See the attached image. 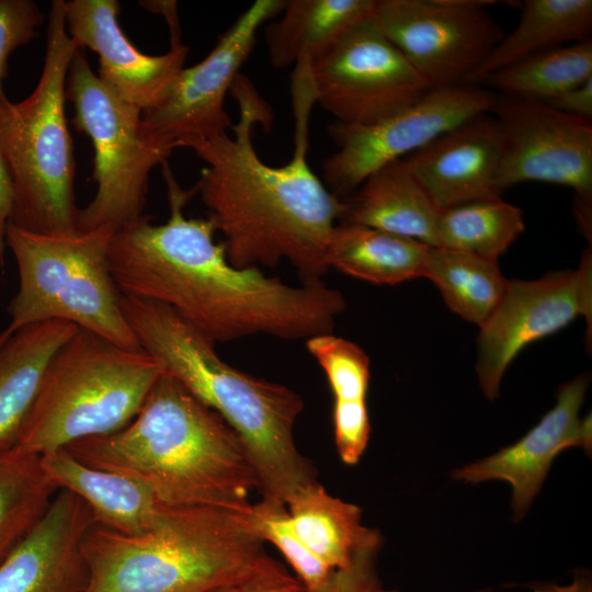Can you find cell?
<instances>
[{"mask_svg": "<svg viewBox=\"0 0 592 592\" xmlns=\"http://www.w3.org/2000/svg\"><path fill=\"white\" fill-rule=\"evenodd\" d=\"M163 372L144 350L79 328L47 364L16 445L41 456L116 432L136 417Z\"/></svg>", "mask_w": 592, "mask_h": 592, "instance_id": "obj_7", "label": "cell"}, {"mask_svg": "<svg viewBox=\"0 0 592 592\" xmlns=\"http://www.w3.org/2000/svg\"><path fill=\"white\" fill-rule=\"evenodd\" d=\"M591 0H526L516 27L502 37L463 84L478 86L516 61L591 38Z\"/></svg>", "mask_w": 592, "mask_h": 592, "instance_id": "obj_25", "label": "cell"}, {"mask_svg": "<svg viewBox=\"0 0 592 592\" xmlns=\"http://www.w3.org/2000/svg\"><path fill=\"white\" fill-rule=\"evenodd\" d=\"M306 348L328 379L333 403L366 401L369 357L361 346L329 332L307 339Z\"/></svg>", "mask_w": 592, "mask_h": 592, "instance_id": "obj_32", "label": "cell"}, {"mask_svg": "<svg viewBox=\"0 0 592 592\" xmlns=\"http://www.w3.org/2000/svg\"><path fill=\"white\" fill-rule=\"evenodd\" d=\"M65 449L89 466L143 483L166 505L247 515L258 490L236 432L166 371L127 425Z\"/></svg>", "mask_w": 592, "mask_h": 592, "instance_id": "obj_3", "label": "cell"}, {"mask_svg": "<svg viewBox=\"0 0 592 592\" xmlns=\"http://www.w3.org/2000/svg\"><path fill=\"white\" fill-rule=\"evenodd\" d=\"M285 505L298 537L332 570L348 567L367 548L382 546L378 532L363 525L361 508L331 496L318 481Z\"/></svg>", "mask_w": 592, "mask_h": 592, "instance_id": "obj_24", "label": "cell"}, {"mask_svg": "<svg viewBox=\"0 0 592 592\" xmlns=\"http://www.w3.org/2000/svg\"><path fill=\"white\" fill-rule=\"evenodd\" d=\"M246 516L253 534L282 554L307 592H316L327 581L333 570L298 537L285 504L261 499L252 504Z\"/></svg>", "mask_w": 592, "mask_h": 592, "instance_id": "obj_31", "label": "cell"}, {"mask_svg": "<svg viewBox=\"0 0 592 592\" xmlns=\"http://www.w3.org/2000/svg\"><path fill=\"white\" fill-rule=\"evenodd\" d=\"M81 592H205L242 589L287 572L267 555L247 516L204 506L166 505L150 531L125 535L98 524L82 540Z\"/></svg>", "mask_w": 592, "mask_h": 592, "instance_id": "obj_5", "label": "cell"}, {"mask_svg": "<svg viewBox=\"0 0 592 592\" xmlns=\"http://www.w3.org/2000/svg\"><path fill=\"white\" fill-rule=\"evenodd\" d=\"M375 0H287L264 30L273 67H308L369 16Z\"/></svg>", "mask_w": 592, "mask_h": 592, "instance_id": "obj_22", "label": "cell"}, {"mask_svg": "<svg viewBox=\"0 0 592 592\" xmlns=\"http://www.w3.org/2000/svg\"><path fill=\"white\" fill-rule=\"evenodd\" d=\"M422 277L436 286L452 311L479 328L498 307L509 281L498 261L441 247L430 248Z\"/></svg>", "mask_w": 592, "mask_h": 592, "instance_id": "obj_27", "label": "cell"}, {"mask_svg": "<svg viewBox=\"0 0 592 592\" xmlns=\"http://www.w3.org/2000/svg\"><path fill=\"white\" fill-rule=\"evenodd\" d=\"M78 330L73 323L48 320L0 343V444H16L47 364Z\"/></svg>", "mask_w": 592, "mask_h": 592, "instance_id": "obj_23", "label": "cell"}, {"mask_svg": "<svg viewBox=\"0 0 592 592\" xmlns=\"http://www.w3.org/2000/svg\"><path fill=\"white\" fill-rule=\"evenodd\" d=\"M58 492L39 456L0 444V563L39 521Z\"/></svg>", "mask_w": 592, "mask_h": 592, "instance_id": "obj_28", "label": "cell"}, {"mask_svg": "<svg viewBox=\"0 0 592 592\" xmlns=\"http://www.w3.org/2000/svg\"><path fill=\"white\" fill-rule=\"evenodd\" d=\"M143 4L145 8L149 9L150 11H155L157 13H163L166 15L170 30H171V45H178L181 44L180 41V26L177 19V2L175 1H159V2H144Z\"/></svg>", "mask_w": 592, "mask_h": 592, "instance_id": "obj_39", "label": "cell"}, {"mask_svg": "<svg viewBox=\"0 0 592 592\" xmlns=\"http://www.w3.org/2000/svg\"><path fill=\"white\" fill-rule=\"evenodd\" d=\"M497 94L479 86L433 88L398 113L371 125H329L338 150L322 164L328 190L353 193L378 168L403 159L442 134L485 113Z\"/></svg>", "mask_w": 592, "mask_h": 592, "instance_id": "obj_11", "label": "cell"}, {"mask_svg": "<svg viewBox=\"0 0 592 592\" xmlns=\"http://www.w3.org/2000/svg\"><path fill=\"white\" fill-rule=\"evenodd\" d=\"M376 592H398L396 590H386L384 588H382V585L378 587V589L376 590Z\"/></svg>", "mask_w": 592, "mask_h": 592, "instance_id": "obj_42", "label": "cell"}, {"mask_svg": "<svg viewBox=\"0 0 592 592\" xmlns=\"http://www.w3.org/2000/svg\"><path fill=\"white\" fill-rule=\"evenodd\" d=\"M285 0H257L223 33L198 64L183 67L162 99L143 111L156 138L172 144L213 139L227 134L232 122L225 110L226 93L252 52L261 25L281 13Z\"/></svg>", "mask_w": 592, "mask_h": 592, "instance_id": "obj_15", "label": "cell"}, {"mask_svg": "<svg viewBox=\"0 0 592 592\" xmlns=\"http://www.w3.org/2000/svg\"><path fill=\"white\" fill-rule=\"evenodd\" d=\"M525 229L523 213L500 196L440 210L437 247L498 259Z\"/></svg>", "mask_w": 592, "mask_h": 592, "instance_id": "obj_30", "label": "cell"}, {"mask_svg": "<svg viewBox=\"0 0 592 592\" xmlns=\"http://www.w3.org/2000/svg\"><path fill=\"white\" fill-rule=\"evenodd\" d=\"M65 3H50L44 67L34 91L20 102L0 92V146L13 185L8 224L48 236L79 234L76 162L65 114L67 76L78 47L67 32Z\"/></svg>", "mask_w": 592, "mask_h": 592, "instance_id": "obj_6", "label": "cell"}, {"mask_svg": "<svg viewBox=\"0 0 592 592\" xmlns=\"http://www.w3.org/2000/svg\"><path fill=\"white\" fill-rule=\"evenodd\" d=\"M41 466L57 490L79 497L94 523L125 535L155 527L166 506L143 483L122 474L89 466L60 448L39 456Z\"/></svg>", "mask_w": 592, "mask_h": 592, "instance_id": "obj_20", "label": "cell"}, {"mask_svg": "<svg viewBox=\"0 0 592 592\" xmlns=\"http://www.w3.org/2000/svg\"><path fill=\"white\" fill-rule=\"evenodd\" d=\"M494 1L375 0L374 16L431 89L460 86L502 39Z\"/></svg>", "mask_w": 592, "mask_h": 592, "instance_id": "obj_13", "label": "cell"}, {"mask_svg": "<svg viewBox=\"0 0 592 592\" xmlns=\"http://www.w3.org/2000/svg\"><path fill=\"white\" fill-rule=\"evenodd\" d=\"M343 201L345 210L339 223L371 227L437 247L440 209L403 159L378 168Z\"/></svg>", "mask_w": 592, "mask_h": 592, "instance_id": "obj_21", "label": "cell"}, {"mask_svg": "<svg viewBox=\"0 0 592 592\" xmlns=\"http://www.w3.org/2000/svg\"><path fill=\"white\" fill-rule=\"evenodd\" d=\"M94 524L79 497L58 490L39 521L0 563V592H81L88 574L82 540Z\"/></svg>", "mask_w": 592, "mask_h": 592, "instance_id": "obj_18", "label": "cell"}, {"mask_svg": "<svg viewBox=\"0 0 592 592\" xmlns=\"http://www.w3.org/2000/svg\"><path fill=\"white\" fill-rule=\"evenodd\" d=\"M13 202V185L10 171L0 146V265H4L5 229Z\"/></svg>", "mask_w": 592, "mask_h": 592, "instance_id": "obj_37", "label": "cell"}, {"mask_svg": "<svg viewBox=\"0 0 592 592\" xmlns=\"http://www.w3.org/2000/svg\"><path fill=\"white\" fill-rule=\"evenodd\" d=\"M116 0H70L65 3L68 35L78 49L99 55V79L123 101L145 111L156 105L184 67L189 47L171 45L168 53L149 56L124 35Z\"/></svg>", "mask_w": 592, "mask_h": 592, "instance_id": "obj_17", "label": "cell"}, {"mask_svg": "<svg viewBox=\"0 0 592 592\" xmlns=\"http://www.w3.org/2000/svg\"><path fill=\"white\" fill-rule=\"evenodd\" d=\"M380 546L361 551L345 568L333 570L316 592H376V562Z\"/></svg>", "mask_w": 592, "mask_h": 592, "instance_id": "obj_35", "label": "cell"}, {"mask_svg": "<svg viewBox=\"0 0 592 592\" xmlns=\"http://www.w3.org/2000/svg\"><path fill=\"white\" fill-rule=\"evenodd\" d=\"M121 307L141 350L236 432L253 465L262 499L286 504L317 481L294 439L304 401L288 387L237 369L215 343L170 307L121 296Z\"/></svg>", "mask_w": 592, "mask_h": 592, "instance_id": "obj_4", "label": "cell"}, {"mask_svg": "<svg viewBox=\"0 0 592 592\" xmlns=\"http://www.w3.org/2000/svg\"><path fill=\"white\" fill-rule=\"evenodd\" d=\"M242 592H307L304 584L288 572L284 576L252 583Z\"/></svg>", "mask_w": 592, "mask_h": 592, "instance_id": "obj_38", "label": "cell"}, {"mask_svg": "<svg viewBox=\"0 0 592 592\" xmlns=\"http://www.w3.org/2000/svg\"><path fill=\"white\" fill-rule=\"evenodd\" d=\"M113 232L100 228L48 236L8 224L5 247L18 265L19 289L8 306L10 320L0 343L26 326L61 320L121 348L141 350L109 265Z\"/></svg>", "mask_w": 592, "mask_h": 592, "instance_id": "obj_8", "label": "cell"}, {"mask_svg": "<svg viewBox=\"0 0 592 592\" xmlns=\"http://www.w3.org/2000/svg\"><path fill=\"white\" fill-rule=\"evenodd\" d=\"M205 592H242V588L237 587V585H225V587L215 588Z\"/></svg>", "mask_w": 592, "mask_h": 592, "instance_id": "obj_41", "label": "cell"}, {"mask_svg": "<svg viewBox=\"0 0 592 592\" xmlns=\"http://www.w3.org/2000/svg\"><path fill=\"white\" fill-rule=\"evenodd\" d=\"M590 377L577 376L561 385L556 403L526 434L499 452L451 473L456 481L480 483L501 480L511 485L513 520L521 521L539 492L554 459L562 451L592 449L591 415L580 418Z\"/></svg>", "mask_w": 592, "mask_h": 592, "instance_id": "obj_16", "label": "cell"}, {"mask_svg": "<svg viewBox=\"0 0 592 592\" xmlns=\"http://www.w3.org/2000/svg\"><path fill=\"white\" fill-rule=\"evenodd\" d=\"M43 21L44 14L34 1L0 0V92L10 55L35 36Z\"/></svg>", "mask_w": 592, "mask_h": 592, "instance_id": "obj_33", "label": "cell"}, {"mask_svg": "<svg viewBox=\"0 0 592 592\" xmlns=\"http://www.w3.org/2000/svg\"><path fill=\"white\" fill-rule=\"evenodd\" d=\"M334 442L341 460L355 465L364 454L371 434V423L366 401L333 403L332 411Z\"/></svg>", "mask_w": 592, "mask_h": 592, "instance_id": "obj_34", "label": "cell"}, {"mask_svg": "<svg viewBox=\"0 0 592 592\" xmlns=\"http://www.w3.org/2000/svg\"><path fill=\"white\" fill-rule=\"evenodd\" d=\"M66 96L73 104V125L90 137L94 149L96 193L79 209L78 230L116 231L144 215L149 174L177 147L147 130L143 111L113 93L81 49L69 65Z\"/></svg>", "mask_w": 592, "mask_h": 592, "instance_id": "obj_9", "label": "cell"}, {"mask_svg": "<svg viewBox=\"0 0 592 592\" xmlns=\"http://www.w3.org/2000/svg\"><path fill=\"white\" fill-rule=\"evenodd\" d=\"M430 248L384 230L338 223L329 238L326 262L329 269L355 278L394 285L422 276Z\"/></svg>", "mask_w": 592, "mask_h": 592, "instance_id": "obj_26", "label": "cell"}, {"mask_svg": "<svg viewBox=\"0 0 592 592\" xmlns=\"http://www.w3.org/2000/svg\"><path fill=\"white\" fill-rule=\"evenodd\" d=\"M583 317L591 332L592 252L582 253L573 270L550 272L536 280H510L504 295L480 327L476 372L483 395L498 398L502 377L530 343Z\"/></svg>", "mask_w": 592, "mask_h": 592, "instance_id": "obj_14", "label": "cell"}, {"mask_svg": "<svg viewBox=\"0 0 592 592\" xmlns=\"http://www.w3.org/2000/svg\"><path fill=\"white\" fill-rule=\"evenodd\" d=\"M592 79V39L558 46L509 65L487 77L502 95L546 102Z\"/></svg>", "mask_w": 592, "mask_h": 592, "instance_id": "obj_29", "label": "cell"}, {"mask_svg": "<svg viewBox=\"0 0 592 592\" xmlns=\"http://www.w3.org/2000/svg\"><path fill=\"white\" fill-rule=\"evenodd\" d=\"M502 150L499 124L485 113L442 134L403 160L442 210L500 196L494 183Z\"/></svg>", "mask_w": 592, "mask_h": 592, "instance_id": "obj_19", "label": "cell"}, {"mask_svg": "<svg viewBox=\"0 0 592 592\" xmlns=\"http://www.w3.org/2000/svg\"><path fill=\"white\" fill-rule=\"evenodd\" d=\"M490 114L503 137L498 195L522 182L558 184L573 190L574 213L592 214V121L502 94Z\"/></svg>", "mask_w": 592, "mask_h": 592, "instance_id": "obj_12", "label": "cell"}, {"mask_svg": "<svg viewBox=\"0 0 592 592\" xmlns=\"http://www.w3.org/2000/svg\"><path fill=\"white\" fill-rule=\"evenodd\" d=\"M162 166L169 219L153 224L144 214L110 241L109 265L122 295L170 307L214 343L253 334L306 341L332 332L346 304L341 292L322 281L293 286L259 267L234 266L212 221L184 215L195 186L181 189Z\"/></svg>", "mask_w": 592, "mask_h": 592, "instance_id": "obj_1", "label": "cell"}, {"mask_svg": "<svg viewBox=\"0 0 592 592\" xmlns=\"http://www.w3.org/2000/svg\"><path fill=\"white\" fill-rule=\"evenodd\" d=\"M532 592H592V585L588 578L577 577L569 585L543 583L533 587Z\"/></svg>", "mask_w": 592, "mask_h": 592, "instance_id": "obj_40", "label": "cell"}, {"mask_svg": "<svg viewBox=\"0 0 592 592\" xmlns=\"http://www.w3.org/2000/svg\"><path fill=\"white\" fill-rule=\"evenodd\" d=\"M240 115L232 135L189 139L206 166L195 184L221 241L227 259L239 269L275 266L288 261L303 283L322 281L329 269L326 251L345 204L326 187L307 161V123L314 105L294 99L296 143L292 159L282 167L263 162L252 143L255 123L267 126L270 111L240 73L231 89Z\"/></svg>", "mask_w": 592, "mask_h": 592, "instance_id": "obj_2", "label": "cell"}, {"mask_svg": "<svg viewBox=\"0 0 592 592\" xmlns=\"http://www.w3.org/2000/svg\"><path fill=\"white\" fill-rule=\"evenodd\" d=\"M315 98L345 125H371L431 88L379 27L373 13L310 67Z\"/></svg>", "mask_w": 592, "mask_h": 592, "instance_id": "obj_10", "label": "cell"}, {"mask_svg": "<svg viewBox=\"0 0 592 592\" xmlns=\"http://www.w3.org/2000/svg\"><path fill=\"white\" fill-rule=\"evenodd\" d=\"M545 103L565 114L592 121V79Z\"/></svg>", "mask_w": 592, "mask_h": 592, "instance_id": "obj_36", "label": "cell"}]
</instances>
